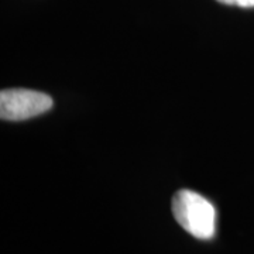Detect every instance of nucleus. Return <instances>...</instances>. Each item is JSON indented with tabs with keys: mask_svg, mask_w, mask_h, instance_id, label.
<instances>
[{
	"mask_svg": "<svg viewBox=\"0 0 254 254\" xmlns=\"http://www.w3.org/2000/svg\"><path fill=\"white\" fill-rule=\"evenodd\" d=\"M173 213L180 226L196 239L210 240L216 233V209L198 192L178 190L173 198Z\"/></svg>",
	"mask_w": 254,
	"mask_h": 254,
	"instance_id": "obj_1",
	"label": "nucleus"
},
{
	"mask_svg": "<svg viewBox=\"0 0 254 254\" xmlns=\"http://www.w3.org/2000/svg\"><path fill=\"white\" fill-rule=\"evenodd\" d=\"M53 108V99L31 89H6L0 93V118L20 122L43 115Z\"/></svg>",
	"mask_w": 254,
	"mask_h": 254,
	"instance_id": "obj_2",
	"label": "nucleus"
},
{
	"mask_svg": "<svg viewBox=\"0 0 254 254\" xmlns=\"http://www.w3.org/2000/svg\"><path fill=\"white\" fill-rule=\"evenodd\" d=\"M223 4H229V6H239V7H246L250 9L254 7V0H218Z\"/></svg>",
	"mask_w": 254,
	"mask_h": 254,
	"instance_id": "obj_3",
	"label": "nucleus"
}]
</instances>
